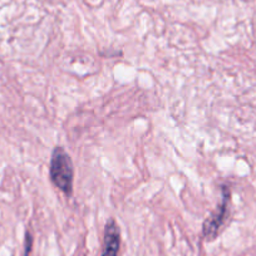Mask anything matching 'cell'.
<instances>
[{"mask_svg": "<svg viewBox=\"0 0 256 256\" xmlns=\"http://www.w3.org/2000/svg\"><path fill=\"white\" fill-rule=\"evenodd\" d=\"M230 202H231V191L230 187L224 184L221 186V201L218 205L216 210L208 215L202 225V234L206 240H215L216 236L220 234L225 224L228 222L230 216Z\"/></svg>", "mask_w": 256, "mask_h": 256, "instance_id": "obj_2", "label": "cell"}, {"mask_svg": "<svg viewBox=\"0 0 256 256\" xmlns=\"http://www.w3.org/2000/svg\"><path fill=\"white\" fill-rule=\"evenodd\" d=\"M32 236L30 234L26 232V255L24 256H28L29 255V251H30V248H32Z\"/></svg>", "mask_w": 256, "mask_h": 256, "instance_id": "obj_4", "label": "cell"}, {"mask_svg": "<svg viewBox=\"0 0 256 256\" xmlns=\"http://www.w3.org/2000/svg\"><path fill=\"white\" fill-rule=\"evenodd\" d=\"M49 177L56 188L60 190L66 196H70L73 192V162L70 154L60 146L53 150L49 164Z\"/></svg>", "mask_w": 256, "mask_h": 256, "instance_id": "obj_1", "label": "cell"}, {"mask_svg": "<svg viewBox=\"0 0 256 256\" xmlns=\"http://www.w3.org/2000/svg\"><path fill=\"white\" fill-rule=\"evenodd\" d=\"M120 228L114 220L110 218L106 224L104 228V248H103L102 256H117L118 250H120Z\"/></svg>", "mask_w": 256, "mask_h": 256, "instance_id": "obj_3", "label": "cell"}]
</instances>
